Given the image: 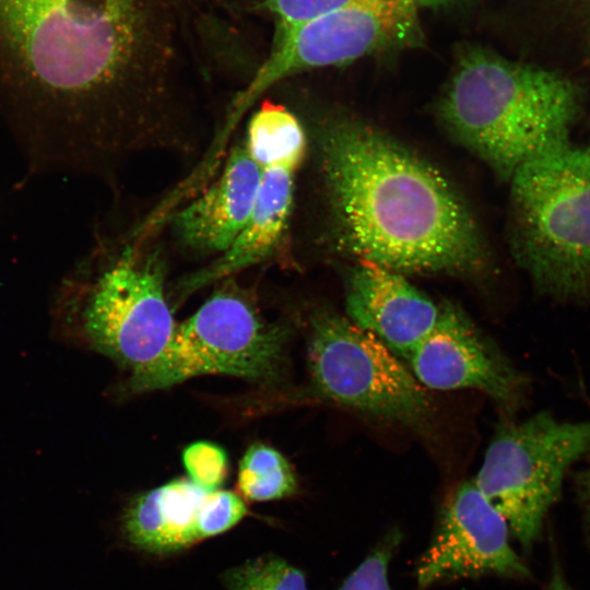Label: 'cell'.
<instances>
[{
    "mask_svg": "<svg viewBox=\"0 0 590 590\" xmlns=\"http://www.w3.org/2000/svg\"><path fill=\"white\" fill-rule=\"evenodd\" d=\"M132 235L99 243L62 282L55 321L62 337L87 345L135 375L169 343L176 323L165 294L160 247Z\"/></svg>",
    "mask_w": 590,
    "mask_h": 590,
    "instance_id": "cell-4",
    "label": "cell"
},
{
    "mask_svg": "<svg viewBox=\"0 0 590 590\" xmlns=\"http://www.w3.org/2000/svg\"><path fill=\"white\" fill-rule=\"evenodd\" d=\"M247 511L235 492H208L178 477L135 496L125 509L122 532L139 551L169 554L232 529Z\"/></svg>",
    "mask_w": 590,
    "mask_h": 590,
    "instance_id": "cell-13",
    "label": "cell"
},
{
    "mask_svg": "<svg viewBox=\"0 0 590 590\" xmlns=\"http://www.w3.org/2000/svg\"><path fill=\"white\" fill-rule=\"evenodd\" d=\"M418 10L416 0H364L274 37L268 56L227 106L217 138L231 140L262 97L296 74L418 46L423 40Z\"/></svg>",
    "mask_w": 590,
    "mask_h": 590,
    "instance_id": "cell-6",
    "label": "cell"
},
{
    "mask_svg": "<svg viewBox=\"0 0 590 590\" xmlns=\"http://www.w3.org/2000/svg\"><path fill=\"white\" fill-rule=\"evenodd\" d=\"M588 455L590 418L562 421L541 411L498 427L473 481L529 551L566 473Z\"/></svg>",
    "mask_w": 590,
    "mask_h": 590,
    "instance_id": "cell-7",
    "label": "cell"
},
{
    "mask_svg": "<svg viewBox=\"0 0 590 590\" xmlns=\"http://www.w3.org/2000/svg\"><path fill=\"white\" fill-rule=\"evenodd\" d=\"M420 8H439L452 0H416Z\"/></svg>",
    "mask_w": 590,
    "mask_h": 590,
    "instance_id": "cell-23",
    "label": "cell"
},
{
    "mask_svg": "<svg viewBox=\"0 0 590 590\" xmlns=\"http://www.w3.org/2000/svg\"><path fill=\"white\" fill-rule=\"evenodd\" d=\"M546 590H569V588H568V585L563 579L562 575L558 573H555Z\"/></svg>",
    "mask_w": 590,
    "mask_h": 590,
    "instance_id": "cell-22",
    "label": "cell"
},
{
    "mask_svg": "<svg viewBox=\"0 0 590 590\" xmlns=\"http://www.w3.org/2000/svg\"><path fill=\"white\" fill-rule=\"evenodd\" d=\"M307 362L315 393L367 417L426 427L435 404L411 370L371 333L332 310L310 318Z\"/></svg>",
    "mask_w": 590,
    "mask_h": 590,
    "instance_id": "cell-9",
    "label": "cell"
},
{
    "mask_svg": "<svg viewBox=\"0 0 590 590\" xmlns=\"http://www.w3.org/2000/svg\"><path fill=\"white\" fill-rule=\"evenodd\" d=\"M221 580L225 590H309L304 573L274 554L231 567Z\"/></svg>",
    "mask_w": 590,
    "mask_h": 590,
    "instance_id": "cell-17",
    "label": "cell"
},
{
    "mask_svg": "<svg viewBox=\"0 0 590 590\" xmlns=\"http://www.w3.org/2000/svg\"><path fill=\"white\" fill-rule=\"evenodd\" d=\"M509 245L534 288L558 300L590 298V140L551 142L514 173Z\"/></svg>",
    "mask_w": 590,
    "mask_h": 590,
    "instance_id": "cell-5",
    "label": "cell"
},
{
    "mask_svg": "<svg viewBox=\"0 0 590 590\" xmlns=\"http://www.w3.org/2000/svg\"><path fill=\"white\" fill-rule=\"evenodd\" d=\"M247 118L241 138L261 172L251 213L224 253L179 284L182 294L278 258L291 246L296 179L308 154L307 131L280 101L262 99Z\"/></svg>",
    "mask_w": 590,
    "mask_h": 590,
    "instance_id": "cell-10",
    "label": "cell"
},
{
    "mask_svg": "<svg viewBox=\"0 0 590 590\" xmlns=\"http://www.w3.org/2000/svg\"><path fill=\"white\" fill-rule=\"evenodd\" d=\"M405 359L425 389L477 390L507 412L516 411L528 391L527 376L451 304H445L434 331Z\"/></svg>",
    "mask_w": 590,
    "mask_h": 590,
    "instance_id": "cell-12",
    "label": "cell"
},
{
    "mask_svg": "<svg viewBox=\"0 0 590 590\" xmlns=\"http://www.w3.org/2000/svg\"><path fill=\"white\" fill-rule=\"evenodd\" d=\"M149 0H0V117L37 170L111 175L189 154L192 101L146 31Z\"/></svg>",
    "mask_w": 590,
    "mask_h": 590,
    "instance_id": "cell-1",
    "label": "cell"
},
{
    "mask_svg": "<svg viewBox=\"0 0 590 590\" xmlns=\"http://www.w3.org/2000/svg\"><path fill=\"white\" fill-rule=\"evenodd\" d=\"M217 290L191 317L176 324L162 355L131 376V389L172 387L202 375L271 381L284 365L287 330L261 317L235 284Z\"/></svg>",
    "mask_w": 590,
    "mask_h": 590,
    "instance_id": "cell-8",
    "label": "cell"
},
{
    "mask_svg": "<svg viewBox=\"0 0 590 590\" xmlns=\"http://www.w3.org/2000/svg\"><path fill=\"white\" fill-rule=\"evenodd\" d=\"M260 173L243 138L233 140L214 178L167 219L175 245L196 257L224 253L249 219Z\"/></svg>",
    "mask_w": 590,
    "mask_h": 590,
    "instance_id": "cell-14",
    "label": "cell"
},
{
    "mask_svg": "<svg viewBox=\"0 0 590 590\" xmlns=\"http://www.w3.org/2000/svg\"><path fill=\"white\" fill-rule=\"evenodd\" d=\"M400 540L398 531L389 532L337 590H392L389 564Z\"/></svg>",
    "mask_w": 590,
    "mask_h": 590,
    "instance_id": "cell-19",
    "label": "cell"
},
{
    "mask_svg": "<svg viewBox=\"0 0 590 590\" xmlns=\"http://www.w3.org/2000/svg\"><path fill=\"white\" fill-rule=\"evenodd\" d=\"M444 308L404 275L371 261L357 260L346 276V317L404 358L434 331Z\"/></svg>",
    "mask_w": 590,
    "mask_h": 590,
    "instance_id": "cell-15",
    "label": "cell"
},
{
    "mask_svg": "<svg viewBox=\"0 0 590 590\" xmlns=\"http://www.w3.org/2000/svg\"><path fill=\"white\" fill-rule=\"evenodd\" d=\"M303 123L331 248L402 275L485 271L480 231L435 167L354 119L320 116Z\"/></svg>",
    "mask_w": 590,
    "mask_h": 590,
    "instance_id": "cell-2",
    "label": "cell"
},
{
    "mask_svg": "<svg viewBox=\"0 0 590 590\" xmlns=\"http://www.w3.org/2000/svg\"><path fill=\"white\" fill-rule=\"evenodd\" d=\"M453 1V0H452Z\"/></svg>",
    "mask_w": 590,
    "mask_h": 590,
    "instance_id": "cell-24",
    "label": "cell"
},
{
    "mask_svg": "<svg viewBox=\"0 0 590 590\" xmlns=\"http://www.w3.org/2000/svg\"><path fill=\"white\" fill-rule=\"evenodd\" d=\"M577 492L590 533V467L582 470L577 477Z\"/></svg>",
    "mask_w": 590,
    "mask_h": 590,
    "instance_id": "cell-21",
    "label": "cell"
},
{
    "mask_svg": "<svg viewBox=\"0 0 590 590\" xmlns=\"http://www.w3.org/2000/svg\"><path fill=\"white\" fill-rule=\"evenodd\" d=\"M181 459L188 479L204 491L220 489L228 476V457L217 444L192 442L184 449Z\"/></svg>",
    "mask_w": 590,
    "mask_h": 590,
    "instance_id": "cell-18",
    "label": "cell"
},
{
    "mask_svg": "<svg viewBox=\"0 0 590 590\" xmlns=\"http://www.w3.org/2000/svg\"><path fill=\"white\" fill-rule=\"evenodd\" d=\"M586 104L582 84L560 70L470 48L437 111L456 141L509 181L542 148L573 135Z\"/></svg>",
    "mask_w": 590,
    "mask_h": 590,
    "instance_id": "cell-3",
    "label": "cell"
},
{
    "mask_svg": "<svg viewBox=\"0 0 590 590\" xmlns=\"http://www.w3.org/2000/svg\"><path fill=\"white\" fill-rule=\"evenodd\" d=\"M364 0H262V8L276 22L280 36L309 20Z\"/></svg>",
    "mask_w": 590,
    "mask_h": 590,
    "instance_id": "cell-20",
    "label": "cell"
},
{
    "mask_svg": "<svg viewBox=\"0 0 590 590\" xmlns=\"http://www.w3.org/2000/svg\"><path fill=\"white\" fill-rule=\"evenodd\" d=\"M509 534L506 519L473 479L461 482L448 496L435 534L417 563V586L423 589L485 575L528 577L530 571L511 546Z\"/></svg>",
    "mask_w": 590,
    "mask_h": 590,
    "instance_id": "cell-11",
    "label": "cell"
},
{
    "mask_svg": "<svg viewBox=\"0 0 590 590\" xmlns=\"http://www.w3.org/2000/svg\"><path fill=\"white\" fill-rule=\"evenodd\" d=\"M297 487L294 470L280 451L260 442L246 450L237 474V494L245 502L283 499Z\"/></svg>",
    "mask_w": 590,
    "mask_h": 590,
    "instance_id": "cell-16",
    "label": "cell"
}]
</instances>
